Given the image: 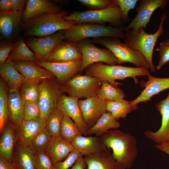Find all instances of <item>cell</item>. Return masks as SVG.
I'll return each instance as SVG.
<instances>
[{"label": "cell", "instance_id": "cell-23", "mask_svg": "<svg viewBox=\"0 0 169 169\" xmlns=\"http://www.w3.org/2000/svg\"><path fill=\"white\" fill-rule=\"evenodd\" d=\"M59 6L47 0H28L23 11L22 19L24 22L44 14L61 11Z\"/></svg>", "mask_w": 169, "mask_h": 169}, {"label": "cell", "instance_id": "cell-45", "mask_svg": "<svg viewBox=\"0 0 169 169\" xmlns=\"http://www.w3.org/2000/svg\"><path fill=\"white\" fill-rule=\"evenodd\" d=\"M15 44L12 43L2 42L0 47V65L4 64L13 50Z\"/></svg>", "mask_w": 169, "mask_h": 169}, {"label": "cell", "instance_id": "cell-31", "mask_svg": "<svg viewBox=\"0 0 169 169\" xmlns=\"http://www.w3.org/2000/svg\"><path fill=\"white\" fill-rule=\"evenodd\" d=\"M107 111L111 113L114 117L118 120L125 118L127 114L138 108L137 105H132L129 101L123 99L115 101L105 100Z\"/></svg>", "mask_w": 169, "mask_h": 169}, {"label": "cell", "instance_id": "cell-24", "mask_svg": "<svg viewBox=\"0 0 169 169\" xmlns=\"http://www.w3.org/2000/svg\"><path fill=\"white\" fill-rule=\"evenodd\" d=\"M18 71L27 80L39 81L50 79L52 74L32 61H13Z\"/></svg>", "mask_w": 169, "mask_h": 169}, {"label": "cell", "instance_id": "cell-2", "mask_svg": "<svg viewBox=\"0 0 169 169\" xmlns=\"http://www.w3.org/2000/svg\"><path fill=\"white\" fill-rule=\"evenodd\" d=\"M68 14L62 9L59 12L45 13L24 22L26 34L43 37L67 29L77 24L75 22L65 19Z\"/></svg>", "mask_w": 169, "mask_h": 169}, {"label": "cell", "instance_id": "cell-51", "mask_svg": "<svg viewBox=\"0 0 169 169\" xmlns=\"http://www.w3.org/2000/svg\"><path fill=\"white\" fill-rule=\"evenodd\" d=\"M161 43L166 45H169V38L165 40Z\"/></svg>", "mask_w": 169, "mask_h": 169}, {"label": "cell", "instance_id": "cell-48", "mask_svg": "<svg viewBox=\"0 0 169 169\" xmlns=\"http://www.w3.org/2000/svg\"><path fill=\"white\" fill-rule=\"evenodd\" d=\"M86 165L83 156L79 158L69 169H84Z\"/></svg>", "mask_w": 169, "mask_h": 169}, {"label": "cell", "instance_id": "cell-34", "mask_svg": "<svg viewBox=\"0 0 169 169\" xmlns=\"http://www.w3.org/2000/svg\"><path fill=\"white\" fill-rule=\"evenodd\" d=\"M60 136L67 142L72 143L77 136L83 135L79 127L70 118L64 115L60 127Z\"/></svg>", "mask_w": 169, "mask_h": 169}, {"label": "cell", "instance_id": "cell-49", "mask_svg": "<svg viewBox=\"0 0 169 169\" xmlns=\"http://www.w3.org/2000/svg\"><path fill=\"white\" fill-rule=\"evenodd\" d=\"M155 146L159 150L169 155V142L161 144H157L155 145Z\"/></svg>", "mask_w": 169, "mask_h": 169}, {"label": "cell", "instance_id": "cell-28", "mask_svg": "<svg viewBox=\"0 0 169 169\" xmlns=\"http://www.w3.org/2000/svg\"><path fill=\"white\" fill-rule=\"evenodd\" d=\"M0 73L9 88L18 89L27 80L16 69L9 56L5 63L0 66Z\"/></svg>", "mask_w": 169, "mask_h": 169}, {"label": "cell", "instance_id": "cell-12", "mask_svg": "<svg viewBox=\"0 0 169 169\" xmlns=\"http://www.w3.org/2000/svg\"><path fill=\"white\" fill-rule=\"evenodd\" d=\"M61 87L47 79L40 84V91L38 101L41 117L47 119L57 106L58 100L61 94Z\"/></svg>", "mask_w": 169, "mask_h": 169}, {"label": "cell", "instance_id": "cell-11", "mask_svg": "<svg viewBox=\"0 0 169 169\" xmlns=\"http://www.w3.org/2000/svg\"><path fill=\"white\" fill-rule=\"evenodd\" d=\"M35 62L53 74L59 83L64 84L75 74L80 72L82 59L66 62H53L40 60H38Z\"/></svg>", "mask_w": 169, "mask_h": 169}, {"label": "cell", "instance_id": "cell-44", "mask_svg": "<svg viewBox=\"0 0 169 169\" xmlns=\"http://www.w3.org/2000/svg\"><path fill=\"white\" fill-rule=\"evenodd\" d=\"M159 53V59L157 69L160 70L166 63L169 62V45L160 43V46L156 49Z\"/></svg>", "mask_w": 169, "mask_h": 169}, {"label": "cell", "instance_id": "cell-15", "mask_svg": "<svg viewBox=\"0 0 169 169\" xmlns=\"http://www.w3.org/2000/svg\"><path fill=\"white\" fill-rule=\"evenodd\" d=\"M77 97L68 96L62 94L59 97L57 106L64 115L71 119L76 124L83 135H88V129L83 119Z\"/></svg>", "mask_w": 169, "mask_h": 169}, {"label": "cell", "instance_id": "cell-1", "mask_svg": "<svg viewBox=\"0 0 169 169\" xmlns=\"http://www.w3.org/2000/svg\"><path fill=\"white\" fill-rule=\"evenodd\" d=\"M123 169H129L138 155L136 138L131 134L117 129L110 130L99 136Z\"/></svg>", "mask_w": 169, "mask_h": 169}, {"label": "cell", "instance_id": "cell-38", "mask_svg": "<svg viewBox=\"0 0 169 169\" xmlns=\"http://www.w3.org/2000/svg\"><path fill=\"white\" fill-rule=\"evenodd\" d=\"M52 136L48 130L45 128L35 136L29 147L35 152L44 151L49 143Z\"/></svg>", "mask_w": 169, "mask_h": 169}, {"label": "cell", "instance_id": "cell-41", "mask_svg": "<svg viewBox=\"0 0 169 169\" xmlns=\"http://www.w3.org/2000/svg\"><path fill=\"white\" fill-rule=\"evenodd\" d=\"M78 1L90 10L104 9L115 5L113 0H79Z\"/></svg>", "mask_w": 169, "mask_h": 169}, {"label": "cell", "instance_id": "cell-18", "mask_svg": "<svg viewBox=\"0 0 169 169\" xmlns=\"http://www.w3.org/2000/svg\"><path fill=\"white\" fill-rule=\"evenodd\" d=\"M64 40L53 49L47 61L66 62L82 58L81 52L76 42Z\"/></svg>", "mask_w": 169, "mask_h": 169}, {"label": "cell", "instance_id": "cell-22", "mask_svg": "<svg viewBox=\"0 0 169 169\" xmlns=\"http://www.w3.org/2000/svg\"><path fill=\"white\" fill-rule=\"evenodd\" d=\"M87 169H123L114 158L110 149L84 157Z\"/></svg>", "mask_w": 169, "mask_h": 169}, {"label": "cell", "instance_id": "cell-43", "mask_svg": "<svg viewBox=\"0 0 169 169\" xmlns=\"http://www.w3.org/2000/svg\"><path fill=\"white\" fill-rule=\"evenodd\" d=\"M35 156L37 169H54L51 159L45 152H35Z\"/></svg>", "mask_w": 169, "mask_h": 169}, {"label": "cell", "instance_id": "cell-26", "mask_svg": "<svg viewBox=\"0 0 169 169\" xmlns=\"http://www.w3.org/2000/svg\"><path fill=\"white\" fill-rule=\"evenodd\" d=\"M12 162L15 169H37L35 152L29 146L19 144L13 156Z\"/></svg>", "mask_w": 169, "mask_h": 169}, {"label": "cell", "instance_id": "cell-40", "mask_svg": "<svg viewBox=\"0 0 169 169\" xmlns=\"http://www.w3.org/2000/svg\"><path fill=\"white\" fill-rule=\"evenodd\" d=\"M41 117L38 101L26 102L24 110V119L26 120L36 119Z\"/></svg>", "mask_w": 169, "mask_h": 169}, {"label": "cell", "instance_id": "cell-8", "mask_svg": "<svg viewBox=\"0 0 169 169\" xmlns=\"http://www.w3.org/2000/svg\"><path fill=\"white\" fill-rule=\"evenodd\" d=\"M64 84L62 91L67 92L69 96L87 98L96 96L101 82L95 77L79 75L74 76Z\"/></svg>", "mask_w": 169, "mask_h": 169}, {"label": "cell", "instance_id": "cell-36", "mask_svg": "<svg viewBox=\"0 0 169 169\" xmlns=\"http://www.w3.org/2000/svg\"><path fill=\"white\" fill-rule=\"evenodd\" d=\"M64 115L62 111L56 106L47 119L46 128L52 136H60L61 125Z\"/></svg>", "mask_w": 169, "mask_h": 169}, {"label": "cell", "instance_id": "cell-17", "mask_svg": "<svg viewBox=\"0 0 169 169\" xmlns=\"http://www.w3.org/2000/svg\"><path fill=\"white\" fill-rule=\"evenodd\" d=\"M147 76V81L142 80L140 82V86L145 88L139 96L130 101L132 105L136 106L140 103L150 101L154 95L169 89V77L157 78L152 76L150 74Z\"/></svg>", "mask_w": 169, "mask_h": 169}, {"label": "cell", "instance_id": "cell-20", "mask_svg": "<svg viewBox=\"0 0 169 169\" xmlns=\"http://www.w3.org/2000/svg\"><path fill=\"white\" fill-rule=\"evenodd\" d=\"M74 149L72 144L65 141L60 136H52L44 151L50 157L54 164L65 159Z\"/></svg>", "mask_w": 169, "mask_h": 169}, {"label": "cell", "instance_id": "cell-35", "mask_svg": "<svg viewBox=\"0 0 169 169\" xmlns=\"http://www.w3.org/2000/svg\"><path fill=\"white\" fill-rule=\"evenodd\" d=\"M21 87V95L25 102L38 101L40 91V84L38 81L27 80Z\"/></svg>", "mask_w": 169, "mask_h": 169}, {"label": "cell", "instance_id": "cell-29", "mask_svg": "<svg viewBox=\"0 0 169 169\" xmlns=\"http://www.w3.org/2000/svg\"><path fill=\"white\" fill-rule=\"evenodd\" d=\"M17 138L12 126L10 124L8 125L5 126L0 138V157L13 162V150Z\"/></svg>", "mask_w": 169, "mask_h": 169}, {"label": "cell", "instance_id": "cell-46", "mask_svg": "<svg viewBox=\"0 0 169 169\" xmlns=\"http://www.w3.org/2000/svg\"><path fill=\"white\" fill-rule=\"evenodd\" d=\"M27 2L26 0H11L8 11L12 12L23 11Z\"/></svg>", "mask_w": 169, "mask_h": 169}, {"label": "cell", "instance_id": "cell-42", "mask_svg": "<svg viewBox=\"0 0 169 169\" xmlns=\"http://www.w3.org/2000/svg\"><path fill=\"white\" fill-rule=\"evenodd\" d=\"M83 156L78 151L74 148L65 159L54 164V169H69L77 159Z\"/></svg>", "mask_w": 169, "mask_h": 169}, {"label": "cell", "instance_id": "cell-7", "mask_svg": "<svg viewBox=\"0 0 169 169\" xmlns=\"http://www.w3.org/2000/svg\"><path fill=\"white\" fill-rule=\"evenodd\" d=\"M64 19L78 24L109 23L117 27H122L123 22L120 9L115 5L102 9L72 12L65 16Z\"/></svg>", "mask_w": 169, "mask_h": 169}, {"label": "cell", "instance_id": "cell-37", "mask_svg": "<svg viewBox=\"0 0 169 169\" xmlns=\"http://www.w3.org/2000/svg\"><path fill=\"white\" fill-rule=\"evenodd\" d=\"M9 113L8 106L7 90L4 83H0V132H3L8 121Z\"/></svg>", "mask_w": 169, "mask_h": 169}, {"label": "cell", "instance_id": "cell-27", "mask_svg": "<svg viewBox=\"0 0 169 169\" xmlns=\"http://www.w3.org/2000/svg\"><path fill=\"white\" fill-rule=\"evenodd\" d=\"M23 11H8L0 13V31L2 36L10 37L19 26L22 18Z\"/></svg>", "mask_w": 169, "mask_h": 169}, {"label": "cell", "instance_id": "cell-13", "mask_svg": "<svg viewBox=\"0 0 169 169\" xmlns=\"http://www.w3.org/2000/svg\"><path fill=\"white\" fill-rule=\"evenodd\" d=\"M79 104L84 121L88 129L107 112L105 100L97 96L79 100Z\"/></svg>", "mask_w": 169, "mask_h": 169}, {"label": "cell", "instance_id": "cell-30", "mask_svg": "<svg viewBox=\"0 0 169 169\" xmlns=\"http://www.w3.org/2000/svg\"><path fill=\"white\" fill-rule=\"evenodd\" d=\"M120 125V122L111 113L106 112L100 117L94 125L88 129V135L95 134L100 136L110 130L117 129Z\"/></svg>", "mask_w": 169, "mask_h": 169}, {"label": "cell", "instance_id": "cell-33", "mask_svg": "<svg viewBox=\"0 0 169 169\" xmlns=\"http://www.w3.org/2000/svg\"><path fill=\"white\" fill-rule=\"evenodd\" d=\"M101 85L96 96L105 100L115 101L123 99L125 94L123 90L115 87L107 81H101Z\"/></svg>", "mask_w": 169, "mask_h": 169}, {"label": "cell", "instance_id": "cell-19", "mask_svg": "<svg viewBox=\"0 0 169 169\" xmlns=\"http://www.w3.org/2000/svg\"><path fill=\"white\" fill-rule=\"evenodd\" d=\"M46 120L41 117L31 120L23 119L18 128L19 144L29 146L37 134L46 128Z\"/></svg>", "mask_w": 169, "mask_h": 169}, {"label": "cell", "instance_id": "cell-6", "mask_svg": "<svg viewBox=\"0 0 169 169\" xmlns=\"http://www.w3.org/2000/svg\"><path fill=\"white\" fill-rule=\"evenodd\" d=\"M120 38L113 37H101L93 38V43L100 44L110 50L118 60L119 64L129 62L137 67L149 68V65L142 54L139 51L132 49Z\"/></svg>", "mask_w": 169, "mask_h": 169}, {"label": "cell", "instance_id": "cell-14", "mask_svg": "<svg viewBox=\"0 0 169 169\" xmlns=\"http://www.w3.org/2000/svg\"><path fill=\"white\" fill-rule=\"evenodd\" d=\"M65 30H60L51 35L30 40L28 46L33 51L39 60L47 61L54 48L64 39Z\"/></svg>", "mask_w": 169, "mask_h": 169}, {"label": "cell", "instance_id": "cell-21", "mask_svg": "<svg viewBox=\"0 0 169 169\" xmlns=\"http://www.w3.org/2000/svg\"><path fill=\"white\" fill-rule=\"evenodd\" d=\"M74 149L85 156L105 151L108 148L99 136H76L72 143Z\"/></svg>", "mask_w": 169, "mask_h": 169}, {"label": "cell", "instance_id": "cell-5", "mask_svg": "<svg viewBox=\"0 0 169 169\" xmlns=\"http://www.w3.org/2000/svg\"><path fill=\"white\" fill-rule=\"evenodd\" d=\"M125 36L124 27L95 23H77L65 30L64 39L77 42L92 37H113L124 39Z\"/></svg>", "mask_w": 169, "mask_h": 169}, {"label": "cell", "instance_id": "cell-3", "mask_svg": "<svg viewBox=\"0 0 169 169\" xmlns=\"http://www.w3.org/2000/svg\"><path fill=\"white\" fill-rule=\"evenodd\" d=\"M85 74L95 77L100 81L105 80L115 87L122 84L116 81L131 77L135 83L138 80L136 77L148 76L150 73L148 69L144 67H132L118 65H109L99 62L93 64L84 70Z\"/></svg>", "mask_w": 169, "mask_h": 169}, {"label": "cell", "instance_id": "cell-16", "mask_svg": "<svg viewBox=\"0 0 169 169\" xmlns=\"http://www.w3.org/2000/svg\"><path fill=\"white\" fill-rule=\"evenodd\" d=\"M156 108L161 116V126L156 131H146L144 134L148 139L161 144L169 142V92L166 98L156 104Z\"/></svg>", "mask_w": 169, "mask_h": 169}, {"label": "cell", "instance_id": "cell-9", "mask_svg": "<svg viewBox=\"0 0 169 169\" xmlns=\"http://www.w3.org/2000/svg\"><path fill=\"white\" fill-rule=\"evenodd\" d=\"M76 43L82 55L80 73L89 65L95 63L104 62L109 65L119 64L118 60L110 50L97 47L88 38L82 39Z\"/></svg>", "mask_w": 169, "mask_h": 169}, {"label": "cell", "instance_id": "cell-4", "mask_svg": "<svg viewBox=\"0 0 169 169\" xmlns=\"http://www.w3.org/2000/svg\"><path fill=\"white\" fill-rule=\"evenodd\" d=\"M166 17V13L161 15L159 28L154 33H147L143 27H141L136 30L130 29L126 32L124 39L125 44L142 54L149 65V68L153 73L156 71L152 60L153 50L158 37L163 33V26Z\"/></svg>", "mask_w": 169, "mask_h": 169}, {"label": "cell", "instance_id": "cell-10", "mask_svg": "<svg viewBox=\"0 0 169 169\" xmlns=\"http://www.w3.org/2000/svg\"><path fill=\"white\" fill-rule=\"evenodd\" d=\"M137 7V15L130 23L124 27L126 32L130 29L136 30L141 27L146 28L151 18L158 8L164 10L168 2L167 0H140Z\"/></svg>", "mask_w": 169, "mask_h": 169}, {"label": "cell", "instance_id": "cell-25", "mask_svg": "<svg viewBox=\"0 0 169 169\" xmlns=\"http://www.w3.org/2000/svg\"><path fill=\"white\" fill-rule=\"evenodd\" d=\"M25 101L23 99L18 89L9 88L8 94V106L11 120L17 128L24 119Z\"/></svg>", "mask_w": 169, "mask_h": 169}, {"label": "cell", "instance_id": "cell-47", "mask_svg": "<svg viewBox=\"0 0 169 169\" xmlns=\"http://www.w3.org/2000/svg\"><path fill=\"white\" fill-rule=\"evenodd\" d=\"M0 169H15L12 162L0 156Z\"/></svg>", "mask_w": 169, "mask_h": 169}, {"label": "cell", "instance_id": "cell-39", "mask_svg": "<svg viewBox=\"0 0 169 169\" xmlns=\"http://www.w3.org/2000/svg\"><path fill=\"white\" fill-rule=\"evenodd\" d=\"M115 5L118 6L120 10L123 22H126L129 19L128 13L134 9L138 1L137 0H113Z\"/></svg>", "mask_w": 169, "mask_h": 169}, {"label": "cell", "instance_id": "cell-32", "mask_svg": "<svg viewBox=\"0 0 169 169\" xmlns=\"http://www.w3.org/2000/svg\"><path fill=\"white\" fill-rule=\"evenodd\" d=\"M9 57L13 61L36 62L38 61L34 53L29 49L23 39L15 44Z\"/></svg>", "mask_w": 169, "mask_h": 169}, {"label": "cell", "instance_id": "cell-50", "mask_svg": "<svg viewBox=\"0 0 169 169\" xmlns=\"http://www.w3.org/2000/svg\"><path fill=\"white\" fill-rule=\"evenodd\" d=\"M11 0H0V12L8 11Z\"/></svg>", "mask_w": 169, "mask_h": 169}]
</instances>
